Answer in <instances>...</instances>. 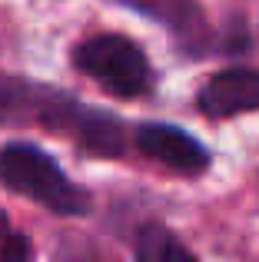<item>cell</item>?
<instances>
[{
	"instance_id": "1",
	"label": "cell",
	"mask_w": 259,
	"mask_h": 262,
	"mask_svg": "<svg viewBox=\"0 0 259 262\" xmlns=\"http://www.w3.org/2000/svg\"><path fill=\"white\" fill-rule=\"evenodd\" d=\"M0 183L33 203L47 206L57 216L90 212V196L33 143H10L0 149Z\"/></svg>"
},
{
	"instance_id": "2",
	"label": "cell",
	"mask_w": 259,
	"mask_h": 262,
	"mask_svg": "<svg viewBox=\"0 0 259 262\" xmlns=\"http://www.w3.org/2000/svg\"><path fill=\"white\" fill-rule=\"evenodd\" d=\"M73 63L113 96H143L153 83L149 60L130 37L97 33L73 50Z\"/></svg>"
},
{
	"instance_id": "3",
	"label": "cell",
	"mask_w": 259,
	"mask_h": 262,
	"mask_svg": "<svg viewBox=\"0 0 259 262\" xmlns=\"http://www.w3.org/2000/svg\"><path fill=\"white\" fill-rule=\"evenodd\" d=\"M133 143L140 146V153H146L149 160L163 163V166L176 169V173L196 176L209 166V153L200 140L186 133L180 126H169V123H143L136 126Z\"/></svg>"
},
{
	"instance_id": "4",
	"label": "cell",
	"mask_w": 259,
	"mask_h": 262,
	"mask_svg": "<svg viewBox=\"0 0 259 262\" xmlns=\"http://www.w3.org/2000/svg\"><path fill=\"white\" fill-rule=\"evenodd\" d=\"M200 110L213 120L259 110V70H223L200 90Z\"/></svg>"
},
{
	"instance_id": "5",
	"label": "cell",
	"mask_w": 259,
	"mask_h": 262,
	"mask_svg": "<svg viewBox=\"0 0 259 262\" xmlns=\"http://www.w3.org/2000/svg\"><path fill=\"white\" fill-rule=\"evenodd\" d=\"M57 100V90L33 86L13 73H0V123H47Z\"/></svg>"
},
{
	"instance_id": "6",
	"label": "cell",
	"mask_w": 259,
	"mask_h": 262,
	"mask_svg": "<svg viewBox=\"0 0 259 262\" xmlns=\"http://www.w3.org/2000/svg\"><path fill=\"white\" fill-rule=\"evenodd\" d=\"M123 7H133V10L153 17L156 24L169 27L183 43H196L203 37V13L193 0H117Z\"/></svg>"
},
{
	"instance_id": "7",
	"label": "cell",
	"mask_w": 259,
	"mask_h": 262,
	"mask_svg": "<svg viewBox=\"0 0 259 262\" xmlns=\"http://www.w3.org/2000/svg\"><path fill=\"white\" fill-rule=\"evenodd\" d=\"M136 256L143 262H193V252L163 226H143L136 232Z\"/></svg>"
},
{
	"instance_id": "8",
	"label": "cell",
	"mask_w": 259,
	"mask_h": 262,
	"mask_svg": "<svg viewBox=\"0 0 259 262\" xmlns=\"http://www.w3.org/2000/svg\"><path fill=\"white\" fill-rule=\"evenodd\" d=\"M0 256H4V259H27V256H30V246H27L17 232L7 229L4 236H0Z\"/></svg>"
}]
</instances>
